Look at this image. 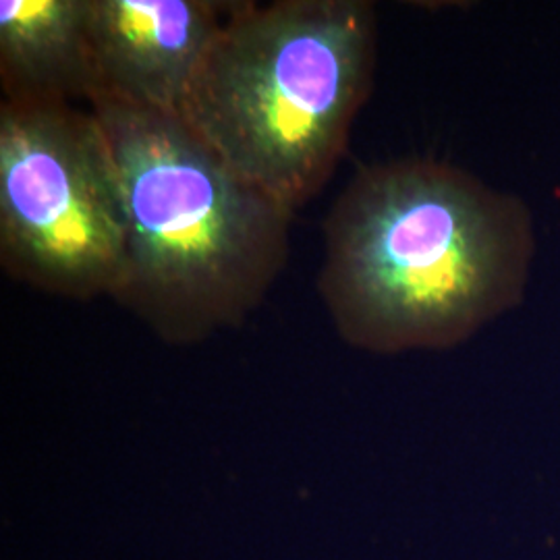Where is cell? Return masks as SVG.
<instances>
[{
	"instance_id": "cell-5",
	"label": "cell",
	"mask_w": 560,
	"mask_h": 560,
	"mask_svg": "<svg viewBox=\"0 0 560 560\" xmlns=\"http://www.w3.org/2000/svg\"><path fill=\"white\" fill-rule=\"evenodd\" d=\"M226 9L203 0H90L94 94L180 115Z\"/></svg>"
},
{
	"instance_id": "cell-3",
	"label": "cell",
	"mask_w": 560,
	"mask_h": 560,
	"mask_svg": "<svg viewBox=\"0 0 560 560\" xmlns=\"http://www.w3.org/2000/svg\"><path fill=\"white\" fill-rule=\"evenodd\" d=\"M374 65L372 2H235L180 117L237 175L295 214L332 179Z\"/></svg>"
},
{
	"instance_id": "cell-6",
	"label": "cell",
	"mask_w": 560,
	"mask_h": 560,
	"mask_svg": "<svg viewBox=\"0 0 560 560\" xmlns=\"http://www.w3.org/2000/svg\"><path fill=\"white\" fill-rule=\"evenodd\" d=\"M90 0H2V102L90 101L96 73L88 32Z\"/></svg>"
},
{
	"instance_id": "cell-2",
	"label": "cell",
	"mask_w": 560,
	"mask_h": 560,
	"mask_svg": "<svg viewBox=\"0 0 560 560\" xmlns=\"http://www.w3.org/2000/svg\"><path fill=\"white\" fill-rule=\"evenodd\" d=\"M119 175L125 260L113 300L168 345L240 326L289 260L293 212L237 175L180 115L94 94Z\"/></svg>"
},
{
	"instance_id": "cell-1",
	"label": "cell",
	"mask_w": 560,
	"mask_h": 560,
	"mask_svg": "<svg viewBox=\"0 0 560 560\" xmlns=\"http://www.w3.org/2000/svg\"><path fill=\"white\" fill-rule=\"evenodd\" d=\"M318 293L340 339L446 349L520 305L534 256L525 203L448 162L365 164L322 224Z\"/></svg>"
},
{
	"instance_id": "cell-4",
	"label": "cell",
	"mask_w": 560,
	"mask_h": 560,
	"mask_svg": "<svg viewBox=\"0 0 560 560\" xmlns=\"http://www.w3.org/2000/svg\"><path fill=\"white\" fill-rule=\"evenodd\" d=\"M125 260L119 175L101 120L73 104L0 106V264L42 293L113 295Z\"/></svg>"
}]
</instances>
